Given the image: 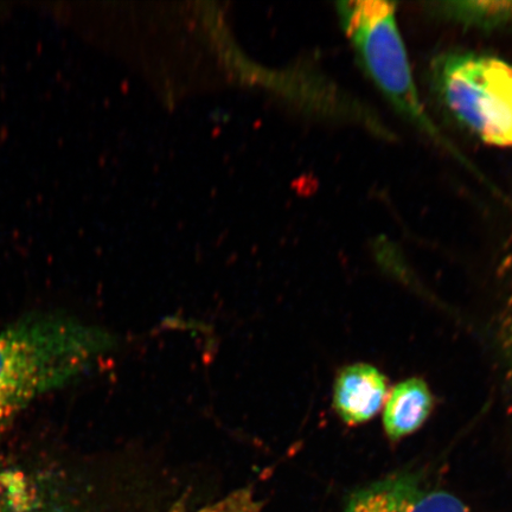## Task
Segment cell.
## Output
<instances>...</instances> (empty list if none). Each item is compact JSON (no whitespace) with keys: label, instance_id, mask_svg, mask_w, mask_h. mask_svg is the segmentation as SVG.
<instances>
[{"label":"cell","instance_id":"obj_7","mask_svg":"<svg viewBox=\"0 0 512 512\" xmlns=\"http://www.w3.org/2000/svg\"><path fill=\"white\" fill-rule=\"evenodd\" d=\"M431 409L432 395L424 381L402 382L389 394L384 407V430L390 439L406 437L424 424Z\"/></svg>","mask_w":512,"mask_h":512},{"label":"cell","instance_id":"obj_1","mask_svg":"<svg viewBox=\"0 0 512 512\" xmlns=\"http://www.w3.org/2000/svg\"><path fill=\"white\" fill-rule=\"evenodd\" d=\"M104 334L56 313H35L0 331V427L66 386L106 349Z\"/></svg>","mask_w":512,"mask_h":512},{"label":"cell","instance_id":"obj_8","mask_svg":"<svg viewBox=\"0 0 512 512\" xmlns=\"http://www.w3.org/2000/svg\"><path fill=\"white\" fill-rule=\"evenodd\" d=\"M438 12L454 22L484 30L512 23V2H443Z\"/></svg>","mask_w":512,"mask_h":512},{"label":"cell","instance_id":"obj_2","mask_svg":"<svg viewBox=\"0 0 512 512\" xmlns=\"http://www.w3.org/2000/svg\"><path fill=\"white\" fill-rule=\"evenodd\" d=\"M435 93L484 143L512 147V66L494 56L447 53L432 63Z\"/></svg>","mask_w":512,"mask_h":512},{"label":"cell","instance_id":"obj_9","mask_svg":"<svg viewBox=\"0 0 512 512\" xmlns=\"http://www.w3.org/2000/svg\"><path fill=\"white\" fill-rule=\"evenodd\" d=\"M200 512H260V505L248 490H240Z\"/></svg>","mask_w":512,"mask_h":512},{"label":"cell","instance_id":"obj_4","mask_svg":"<svg viewBox=\"0 0 512 512\" xmlns=\"http://www.w3.org/2000/svg\"><path fill=\"white\" fill-rule=\"evenodd\" d=\"M344 512H470L456 496L402 475L379 480L352 494Z\"/></svg>","mask_w":512,"mask_h":512},{"label":"cell","instance_id":"obj_3","mask_svg":"<svg viewBox=\"0 0 512 512\" xmlns=\"http://www.w3.org/2000/svg\"><path fill=\"white\" fill-rule=\"evenodd\" d=\"M339 19L362 67L403 117L445 144L428 119L413 80L405 44L396 24L395 4L342 2Z\"/></svg>","mask_w":512,"mask_h":512},{"label":"cell","instance_id":"obj_6","mask_svg":"<svg viewBox=\"0 0 512 512\" xmlns=\"http://www.w3.org/2000/svg\"><path fill=\"white\" fill-rule=\"evenodd\" d=\"M48 476L0 465V512H67Z\"/></svg>","mask_w":512,"mask_h":512},{"label":"cell","instance_id":"obj_5","mask_svg":"<svg viewBox=\"0 0 512 512\" xmlns=\"http://www.w3.org/2000/svg\"><path fill=\"white\" fill-rule=\"evenodd\" d=\"M387 393V380L380 370L369 364H354L337 377L334 406L348 425H360L379 413Z\"/></svg>","mask_w":512,"mask_h":512}]
</instances>
